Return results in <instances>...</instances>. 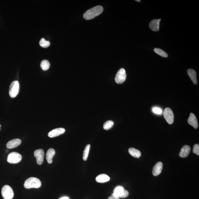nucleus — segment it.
<instances>
[{
    "mask_svg": "<svg viewBox=\"0 0 199 199\" xmlns=\"http://www.w3.org/2000/svg\"><path fill=\"white\" fill-rule=\"evenodd\" d=\"M1 193L4 199H12L14 195V192L12 187L7 185L2 187Z\"/></svg>",
    "mask_w": 199,
    "mask_h": 199,
    "instance_id": "20e7f679",
    "label": "nucleus"
},
{
    "mask_svg": "<svg viewBox=\"0 0 199 199\" xmlns=\"http://www.w3.org/2000/svg\"><path fill=\"white\" fill-rule=\"evenodd\" d=\"M21 155L16 152H13L8 155L7 158L8 162L11 164L17 163L20 162L22 159Z\"/></svg>",
    "mask_w": 199,
    "mask_h": 199,
    "instance_id": "39448f33",
    "label": "nucleus"
},
{
    "mask_svg": "<svg viewBox=\"0 0 199 199\" xmlns=\"http://www.w3.org/2000/svg\"><path fill=\"white\" fill-rule=\"evenodd\" d=\"M163 169V163L162 162H158L153 167L152 174L155 176L159 175L162 172Z\"/></svg>",
    "mask_w": 199,
    "mask_h": 199,
    "instance_id": "ddd939ff",
    "label": "nucleus"
},
{
    "mask_svg": "<svg viewBox=\"0 0 199 199\" xmlns=\"http://www.w3.org/2000/svg\"><path fill=\"white\" fill-rule=\"evenodd\" d=\"M108 199H120V197L115 196L113 194L111 196L108 197Z\"/></svg>",
    "mask_w": 199,
    "mask_h": 199,
    "instance_id": "bb28decb",
    "label": "nucleus"
},
{
    "mask_svg": "<svg viewBox=\"0 0 199 199\" xmlns=\"http://www.w3.org/2000/svg\"><path fill=\"white\" fill-rule=\"evenodd\" d=\"M69 199V198L68 197H62V198H61L60 199Z\"/></svg>",
    "mask_w": 199,
    "mask_h": 199,
    "instance_id": "cd10ccee",
    "label": "nucleus"
},
{
    "mask_svg": "<svg viewBox=\"0 0 199 199\" xmlns=\"http://www.w3.org/2000/svg\"><path fill=\"white\" fill-rule=\"evenodd\" d=\"M188 123L195 129H197L198 128V123L196 117L192 113H191L189 115V118L188 119Z\"/></svg>",
    "mask_w": 199,
    "mask_h": 199,
    "instance_id": "9b49d317",
    "label": "nucleus"
},
{
    "mask_svg": "<svg viewBox=\"0 0 199 199\" xmlns=\"http://www.w3.org/2000/svg\"><path fill=\"white\" fill-rule=\"evenodd\" d=\"M191 151L190 147L189 145H185L182 147L179 156L181 157L184 158L187 157Z\"/></svg>",
    "mask_w": 199,
    "mask_h": 199,
    "instance_id": "4468645a",
    "label": "nucleus"
},
{
    "mask_svg": "<svg viewBox=\"0 0 199 199\" xmlns=\"http://www.w3.org/2000/svg\"><path fill=\"white\" fill-rule=\"evenodd\" d=\"M65 130L64 128H58L50 132L48 136L50 138H54L61 135L65 133Z\"/></svg>",
    "mask_w": 199,
    "mask_h": 199,
    "instance_id": "9d476101",
    "label": "nucleus"
},
{
    "mask_svg": "<svg viewBox=\"0 0 199 199\" xmlns=\"http://www.w3.org/2000/svg\"><path fill=\"white\" fill-rule=\"evenodd\" d=\"M55 154V151L53 148H50L47 152L46 159L48 163L51 164L53 162V158Z\"/></svg>",
    "mask_w": 199,
    "mask_h": 199,
    "instance_id": "f3484780",
    "label": "nucleus"
},
{
    "mask_svg": "<svg viewBox=\"0 0 199 199\" xmlns=\"http://www.w3.org/2000/svg\"><path fill=\"white\" fill-rule=\"evenodd\" d=\"M90 144H88L86 146L83 153V159L84 161H87L88 156L89 150H90Z\"/></svg>",
    "mask_w": 199,
    "mask_h": 199,
    "instance_id": "412c9836",
    "label": "nucleus"
},
{
    "mask_svg": "<svg viewBox=\"0 0 199 199\" xmlns=\"http://www.w3.org/2000/svg\"><path fill=\"white\" fill-rule=\"evenodd\" d=\"M113 195L121 198H125L129 195V192L122 186H118L114 189Z\"/></svg>",
    "mask_w": 199,
    "mask_h": 199,
    "instance_id": "423d86ee",
    "label": "nucleus"
},
{
    "mask_svg": "<svg viewBox=\"0 0 199 199\" xmlns=\"http://www.w3.org/2000/svg\"><path fill=\"white\" fill-rule=\"evenodd\" d=\"M19 91V84L18 81H13L9 87V94L11 98H15L18 95Z\"/></svg>",
    "mask_w": 199,
    "mask_h": 199,
    "instance_id": "7ed1b4c3",
    "label": "nucleus"
},
{
    "mask_svg": "<svg viewBox=\"0 0 199 199\" xmlns=\"http://www.w3.org/2000/svg\"><path fill=\"white\" fill-rule=\"evenodd\" d=\"M114 125V122L112 121L109 120L106 121L103 125V128L106 130L110 129Z\"/></svg>",
    "mask_w": 199,
    "mask_h": 199,
    "instance_id": "4be33fe9",
    "label": "nucleus"
},
{
    "mask_svg": "<svg viewBox=\"0 0 199 199\" xmlns=\"http://www.w3.org/2000/svg\"><path fill=\"white\" fill-rule=\"evenodd\" d=\"M187 72L189 77L190 78L191 80L194 84H197V73L195 71L192 69H189L187 70Z\"/></svg>",
    "mask_w": 199,
    "mask_h": 199,
    "instance_id": "dca6fc26",
    "label": "nucleus"
},
{
    "mask_svg": "<svg viewBox=\"0 0 199 199\" xmlns=\"http://www.w3.org/2000/svg\"><path fill=\"white\" fill-rule=\"evenodd\" d=\"M161 19H154L152 20L149 23L150 29L154 31H157L159 30L160 22Z\"/></svg>",
    "mask_w": 199,
    "mask_h": 199,
    "instance_id": "2eb2a0df",
    "label": "nucleus"
},
{
    "mask_svg": "<svg viewBox=\"0 0 199 199\" xmlns=\"http://www.w3.org/2000/svg\"><path fill=\"white\" fill-rule=\"evenodd\" d=\"M21 141L19 139H15L9 141L6 144V147L9 149H13L18 146L21 144Z\"/></svg>",
    "mask_w": 199,
    "mask_h": 199,
    "instance_id": "f8f14e48",
    "label": "nucleus"
},
{
    "mask_svg": "<svg viewBox=\"0 0 199 199\" xmlns=\"http://www.w3.org/2000/svg\"><path fill=\"white\" fill-rule=\"evenodd\" d=\"M192 152L194 153L197 155H199V144H196L194 145Z\"/></svg>",
    "mask_w": 199,
    "mask_h": 199,
    "instance_id": "a878e982",
    "label": "nucleus"
},
{
    "mask_svg": "<svg viewBox=\"0 0 199 199\" xmlns=\"http://www.w3.org/2000/svg\"><path fill=\"white\" fill-rule=\"evenodd\" d=\"M109 180H110L109 177L107 175L104 174L98 175L95 178L96 181L100 183H105L109 181Z\"/></svg>",
    "mask_w": 199,
    "mask_h": 199,
    "instance_id": "a211bd4d",
    "label": "nucleus"
},
{
    "mask_svg": "<svg viewBox=\"0 0 199 199\" xmlns=\"http://www.w3.org/2000/svg\"><path fill=\"white\" fill-rule=\"evenodd\" d=\"M34 155L36 158L37 164L39 165H41L44 162V150L42 149H39L36 150L34 151Z\"/></svg>",
    "mask_w": 199,
    "mask_h": 199,
    "instance_id": "1a4fd4ad",
    "label": "nucleus"
},
{
    "mask_svg": "<svg viewBox=\"0 0 199 199\" xmlns=\"http://www.w3.org/2000/svg\"><path fill=\"white\" fill-rule=\"evenodd\" d=\"M164 119L169 124H172L174 122V115L173 111L169 107L166 108L163 112Z\"/></svg>",
    "mask_w": 199,
    "mask_h": 199,
    "instance_id": "6e6552de",
    "label": "nucleus"
},
{
    "mask_svg": "<svg viewBox=\"0 0 199 199\" xmlns=\"http://www.w3.org/2000/svg\"><path fill=\"white\" fill-rule=\"evenodd\" d=\"M138 1V2H140V1H141L140 0H139V1H138V0H136V1Z\"/></svg>",
    "mask_w": 199,
    "mask_h": 199,
    "instance_id": "c85d7f7f",
    "label": "nucleus"
},
{
    "mask_svg": "<svg viewBox=\"0 0 199 199\" xmlns=\"http://www.w3.org/2000/svg\"><path fill=\"white\" fill-rule=\"evenodd\" d=\"M152 111L155 114H159V115H161L163 112L162 109L161 108L157 107L153 108Z\"/></svg>",
    "mask_w": 199,
    "mask_h": 199,
    "instance_id": "393cba45",
    "label": "nucleus"
},
{
    "mask_svg": "<svg viewBox=\"0 0 199 199\" xmlns=\"http://www.w3.org/2000/svg\"><path fill=\"white\" fill-rule=\"evenodd\" d=\"M154 51L157 54L162 56V57L164 58L168 57V54L162 50L159 49V48H155Z\"/></svg>",
    "mask_w": 199,
    "mask_h": 199,
    "instance_id": "5701e85b",
    "label": "nucleus"
},
{
    "mask_svg": "<svg viewBox=\"0 0 199 199\" xmlns=\"http://www.w3.org/2000/svg\"><path fill=\"white\" fill-rule=\"evenodd\" d=\"M39 43L40 46L44 48H48L50 45V41H46L44 38L41 39Z\"/></svg>",
    "mask_w": 199,
    "mask_h": 199,
    "instance_id": "b1692460",
    "label": "nucleus"
},
{
    "mask_svg": "<svg viewBox=\"0 0 199 199\" xmlns=\"http://www.w3.org/2000/svg\"><path fill=\"white\" fill-rule=\"evenodd\" d=\"M50 63L48 60H44L41 63L40 67L44 71L47 70L50 67Z\"/></svg>",
    "mask_w": 199,
    "mask_h": 199,
    "instance_id": "aec40b11",
    "label": "nucleus"
},
{
    "mask_svg": "<svg viewBox=\"0 0 199 199\" xmlns=\"http://www.w3.org/2000/svg\"><path fill=\"white\" fill-rule=\"evenodd\" d=\"M103 10L104 9L102 6H97L87 10L84 13L83 17L85 20H91L100 15L103 12Z\"/></svg>",
    "mask_w": 199,
    "mask_h": 199,
    "instance_id": "f257e3e1",
    "label": "nucleus"
},
{
    "mask_svg": "<svg viewBox=\"0 0 199 199\" xmlns=\"http://www.w3.org/2000/svg\"><path fill=\"white\" fill-rule=\"evenodd\" d=\"M126 71L124 69L121 68L119 70L116 75L115 81L117 84H121L124 82L126 79Z\"/></svg>",
    "mask_w": 199,
    "mask_h": 199,
    "instance_id": "0eeeda50",
    "label": "nucleus"
},
{
    "mask_svg": "<svg viewBox=\"0 0 199 199\" xmlns=\"http://www.w3.org/2000/svg\"><path fill=\"white\" fill-rule=\"evenodd\" d=\"M128 152L134 158H139L141 155V153L139 150L134 148H129Z\"/></svg>",
    "mask_w": 199,
    "mask_h": 199,
    "instance_id": "6ab92c4d",
    "label": "nucleus"
},
{
    "mask_svg": "<svg viewBox=\"0 0 199 199\" xmlns=\"http://www.w3.org/2000/svg\"><path fill=\"white\" fill-rule=\"evenodd\" d=\"M41 186V183L38 178L34 177L28 178L25 181L24 186L26 189H30L32 188H40Z\"/></svg>",
    "mask_w": 199,
    "mask_h": 199,
    "instance_id": "f03ea898",
    "label": "nucleus"
},
{
    "mask_svg": "<svg viewBox=\"0 0 199 199\" xmlns=\"http://www.w3.org/2000/svg\"><path fill=\"white\" fill-rule=\"evenodd\" d=\"M1 124H0V130H1Z\"/></svg>",
    "mask_w": 199,
    "mask_h": 199,
    "instance_id": "c756f323",
    "label": "nucleus"
}]
</instances>
